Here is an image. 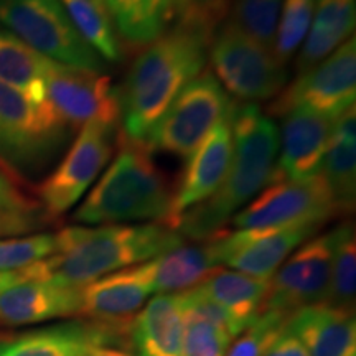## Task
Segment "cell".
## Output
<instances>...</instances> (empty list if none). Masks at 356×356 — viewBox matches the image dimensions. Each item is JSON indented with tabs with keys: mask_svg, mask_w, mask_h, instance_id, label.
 I'll return each mask as SVG.
<instances>
[{
	"mask_svg": "<svg viewBox=\"0 0 356 356\" xmlns=\"http://www.w3.org/2000/svg\"><path fill=\"white\" fill-rule=\"evenodd\" d=\"M229 10L231 0H204L178 13L162 37L142 48L119 89L122 137L145 144L175 97L203 71Z\"/></svg>",
	"mask_w": 356,
	"mask_h": 356,
	"instance_id": "cell-1",
	"label": "cell"
},
{
	"mask_svg": "<svg viewBox=\"0 0 356 356\" xmlns=\"http://www.w3.org/2000/svg\"><path fill=\"white\" fill-rule=\"evenodd\" d=\"M175 229L152 225L70 226L56 233V252L25 267L26 280L84 287L104 275L147 262L184 244Z\"/></svg>",
	"mask_w": 356,
	"mask_h": 356,
	"instance_id": "cell-2",
	"label": "cell"
},
{
	"mask_svg": "<svg viewBox=\"0 0 356 356\" xmlns=\"http://www.w3.org/2000/svg\"><path fill=\"white\" fill-rule=\"evenodd\" d=\"M233 155L225 180L210 198L177 222L181 238L210 241L266 186L277 181L279 129L256 104H236L231 118Z\"/></svg>",
	"mask_w": 356,
	"mask_h": 356,
	"instance_id": "cell-3",
	"label": "cell"
},
{
	"mask_svg": "<svg viewBox=\"0 0 356 356\" xmlns=\"http://www.w3.org/2000/svg\"><path fill=\"white\" fill-rule=\"evenodd\" d=\"M119 150L108 170L73 213L81 225L155 221L170 228V181L144 144L118 136Z\"/></svg>",
	"mask_w": 356,
	"mask_h": 356,
	"instance_id": "cell-4",
	"label": "cell"
},
{
	"mask_svg": "<svg viewBox=\"0 0 356 356\" xmlns=\"http://www.w3.org/2000/svg\"><path fill=\"white\" fill-rule=\"evenodd\" d=\"M0 26L55 63L97 74L106 70L76 32L61 0H0Z\"/></svg>",
	"mask_w": 356,
	"mask_h": 356,
	"instance_id": "cell-5",
	"label": "cell"
},
{
	"mask_svg": "<svg viewBox=\"0 0 356 356\" xmlns=\"http://www.w3.org/2000/svg\"><path fill=\"white\" fill-rule=\"evenodd\" d=\"M208 58L225 91L249 104L275 97L286 88V66L270 48L236 26L229 15L216 30Z\"/></svg>",
	"mask_w": 356,
	"mask_h": 356,
	"instance_id": "cell-6",
	"label": "cell"
},
{
	"mask_svg": "<svg viewBox=\"0 0 356 356\" xmlns=\"http://www.w3.org/2000/svg\"><path fill=\"white\" fill-rule=\"evenodd\" d=\"M68 137L47 102H33L0 83V162L15 173L35 172L51 160Z\"/></svg>",
	"mask_w": 356,
	"mask_h": 356,
	"instance_id": "cell-7",
	"label": "cell"
},
{
	"mask_svg": "<svg viewBox=\"0 0 356 356\" xmlns=\"http://www.w3.org/2000/svg\"><path fill=\"white\" fill-rule=\"evenodd\" d=\"M236 102L211 70H204L175 97L147 137L145 147L188 159L218 122L233 113Z\"/></svg>",
	"mask_w": 356,
	"mask_h": 356,
	"instance_id": "cell-8",
	"label": "cell"
},
{
	"mask_svg": "<svg viewBox=\"0 0 356 356\" xmlns=\"http://www.w3.org/2000/svg\"><path fill=\"white\" fill-rule=\"evenodd\" d=\"M115 131L118 126L101 121L81 127L60 165L37 186L38 203L48 220L65 215L95 184L113 157Z\"/></svg>",
	"mask_w": 356,
	"mask_h": 356,
	"instance_id": "cell-9",
	"label": "cell"
},
{
	"mask_svg": "<svg viewBox=\"0 0 356 356\" xmlns=\"http://www.w3.org/2000/svg\"><path fill=\"white\" fill-rule=\"evenodd\" d=\"M356 96V40L351 37L314 68L299 74L291 86L284 88L269 106V114L284 115L297 108L317 111L338 118L351 106Z\"/></svg>",
	"mask_w": 356,
	"mask_h": 356,
	"instance_id": "cell-10",
	"label": "cell"
},
{
	"mask_svg": "<svg viewBox=\"0 0 356 356\" xmlns=\"http://www.w3.org/2000/svg\"><path fill=\"white\" fill-rule=\"evenodd\" d=\"M340 215L330 190L315 175L302 180H279L233 218L238 229H259L293 222H320Z\"/></svg>",
	"mask_w": 356,
	"mask_h": 356,
	"instance_id": "cell-11",
	"label": "cell"
},
{
	"mask_svg": "<svg viewBox=\"0 0 356 356\" xmlns=\"http://www.w3.org/2000/svg\"><path fill=\"white\" fill-rule=\"evenodd\" d=\"M332 231L300 244L269 279L262 312L291 315L309 305L325 304L332 277Z\"/></svg>",
	"mask_w": 356,
	"mask_h": 356,
	"instance_id": "cell-12",
	"label": "cell"
},
{
	"mask_svg": "<svg viewBox=\"0 0 356 356\" xmlns=\"http://www.w3.org/2000/svg\"><path fill=\"white\" fill-rule=\"evenodd\" d=\"M44 102L66 129L91 121L118 126L121 121L119 89L109 76L53 63L44 79Z\"/></svg>",
	"mask_w": 356,
	"mask_h": 356,
	"instance_id": "cell-13",
	"label": "cell"
},
{
	"mask_svg": "<svg viewBox=\"0 0 356 356\" xmlns=\"http://www.w3.org/2000/svg\"><path fill=\"white\" fill-rule=\"evenodd\" d=\"M320 228V222H293L274 228L238 229L210 241L220 264L252 277L270 279L282 262Z\"/></svg>",
	"mask_w": 356,
	"mask_h": 356,
	"instance_id": "cell-14",
	"label": "cell"
},
{
	"mask_svg": "<svg viewBox=\"0 0 356 356\" xmlns=\"http://www.w3.org/2000/svg\"><path fill=\"white\" fill-rule=\"evenodd\" d=\"M231 118L233 113L218 122L188 157L190 160L181 175L180 185L173 195L172 229L177 228V222L185 211L210 198L225 180L233 155Z\"/></svg>",
	"mask_w": 356,
	"mask_h": 356,
	"instance_id": "cell-15",
	"label": "cell"
},
{
	"mask_svg": "<svg viewBox=\"0 0 356 356\" xmlns=\"http://www.w3.org/2000/svg\"><path fill=\"white\" fill-rule=\"evenodd\" d=\"M332 124L333 118L307 108L284 114L282 132L279 136L282 152L277 159V181L320 175Z\"/></svg>",
	"mask_w": 356,
	"mask_h": 356,
	"instance_id": "cell-16",
	"label": "cell"
},
{
	"mask_svg": "<svg viewBox=\"0 0 356 356\" xmlns=\"http://www.w3.org/2000/svg\"><path fill=\"white\" fill-rule=\"evenodd\" d=\"M152 293L155 292L145 262L127 267L81 287L79 315L92 322H132Z\"/></svg>",
	"mask_w": 356,
	"mask_h": 356,
	"instance_id": "cell-17",
	"label": "cell"
},
{
	"mask_svg": "<svg viewBox=\"0 0 356 356\" xmlns=\"http://www.w3.org/2000/svg\"><path fill=\"white\" fill-rule=\"evenodd\" d=\"M81 287L24 280L0 292V327H24L79 315Z\"/></svg>",
	"mask_w": 356,
	"mask_h": 356,
	"instance_id": "cell-18",
	"label": "cell"
},
{
	"mask_svg": "<svg viewBox=\"0 0 356 356\" xmlns=\"http://www.w3.org/2000/svg\"><path fill=\"white\" fill-rule=\"evenodd\" d=\"M286 328L309 356H356V322L351 310L309 305L289 315Z\"/></svg>",
	"mask_w": 356,
	"mask_h": 356,
	"instance_id": "cell-19",
	"label": "cell"
},
{
	"mask_svg": "<svg viewBox=\"0 0 356 356\" xmlns=\"http://www.w3.org/2000/svg\"><path fill=\"white\" fill-rule=\"evenodd\" d=\"M185 333L181 292L159 293L132 320V350L139 356H180Z\"/></svg>",
	"mask_w": 356,
	"mask_h": 356,
	"instance_id": "cell-20",
	"label": "cell"
},
{
	"mask_svg": "<svg viewBox=\"0 0 356 356\" xmlns=\"http://www.w3.org/2000/svg\"><path fill=\"white\" fill-rule=\"evenodd\" d=\"M320 175L330 190L340 215L353 211L356 198L355 106L333 119L330 140H328Z\"/></svg>",
	"mask_w": 356,
	"mask_h": 356,
	"instance_id": "cell-21",
	"label": "cell"
},
{
	"mask_svg": "<svg viewBox=\"0 0 356 356\" xmlns=\"http://www.w3.org/2000/svg\"><path fill=\"white\" fill-rule=\"evenodd\" d=\"M356 0H314V19L297 56L296 68L305 73L343 44L355 30Z\"/></svg>",
	"mask_w": 356,
	"mask_h": 356,
	"instance_id": "cell-22",
	"label": "cell"
},
{
	"mask_svg": "<svg viewBox=\"0 0 356 356\" xmlns=\"http://www.w3.org/2000/svg\"><path fill=\"white\" fill-rule=\"evenodd\" d=\"M155 293L185 292L202 284L220 269L215 246L207 241L198 246H178L145 262Z\"/></svg>",
	"mask_w": 356,
	"mask_h": 356,
	"instance_id": "cell-23",
	"label": "cell"
},
{
	"mask_svg": "<svg viewBox=\"0 0 356 356\" xmlns=\"http://www.w3.org/2000/svg\"><path fill=\"white\" fill-rule=\"evenodd\" d=\"M197 287L228 312L243 333L262 314L269 279L252 277L238 270L216 269Z\"/></svg>",
	"mask_w": 356,
	"mask_h": 356,
	"instance_id": "cell-24",
	"label": "cell"
},
{
	"mask_svg": "<svg viewBox=\"0 0 356 356\" xmlns=\"http://www.w3.org/2000/svg\"><path fill=\"white\" fill-rule=\"evenodd\" d=\"M119 42L145 48L175 20L170 0H104Z\"/></svg>",
	"mask_w": 356,
	"mask_h": 356,
	"instance_id": "cell-25",
	"label": "cell"
},
{
	"mask_svg": "<svg viewBox=\"0 0 356 356\" xmlns=\"http://www.w3.org/2000/svg\"><path fill=\"white\" fill-rule=\"evenodd\" d=\"M53 63L55 61L42 56L0 26V83L42 104L44 102V79Z\"/></svg>",
	"mask_w": 356,
	"mask_h": 356,
	"instance_id": "cell-26",
	"label": "cell"
},
{
	"mask_svg": "<svg viewBox=\"0 0 356 356\" xmlns=\"http://www.w3.org/2000/svg\"><path fill=\"white\" fill-rule=\"evenodd\" d=\"M88 341V322L51 325L0 338V356H79Z\"/></svg>",
	"mask_w": 356,
	"mask_h": 356,
	"instance_id": "cell-27",
	"label": "cell"
},
{
	"mask_svg": "<svg viewBox=\"0 0 356 356\" xmlns=\"http://www.w3.org/2000/svg\"><path fill=\"white\" fill-rule=\"evenodd\" d=\"M76 32L101 60L119 63L122 48L104 0H61Z\"/></svg>",
	"mask_w": 356,
	"mask_h": 356,
	"instance_id": "cell-28",
	"label": "cell"
},
{
	"mask_svg": "<svg viewBox=\"0 0 356 356\" xmlns=\"http://www.w3.org/2000/svg\"><path fill=\"white\" fill-rule=\"evenodd\" d=\"M332 277L325 304L355 312L356 296V236L353 222H343L332 231Z\"/></svg>",
	"mask_w": 356,
	"mask_h": 356,
	"instance_id": "cell-29",
	"label": "cell"
},
{
	"mask_svg": "<svg viewBox=\"0 0 356 356\" xmlns=\"http://www.w3.org/2000/svg\"><path fill=\"white\" fill-rule=\"evenodd\" d=\"M314 19V0H284L273 42V55L286 66L309 35Z\"/></svg>",
	"mask_w": 356,
	"mask_h": 356,
	"instance_id": "cell-30",
	"label": "cell"
},
{
	"mask_svg": "<svg viewBox=\"0 0 356 356\" xmlns=\"http://www.w3.org/2000/svg\"><path fill=\"white\" fill-rule=\"evenodd\" d=\"M282 6L284 0H234L229 20L256 42L273 48Z\"/></svg>",
	"mask_w": 356,
	"mask_h": 356,
	"instance_id": "cell-31",
	"label": "cell"
},
{
	"mask_svg": "<svg viewBox=\"0 0 356 356\" xmlns=\"http://www.w3.org/2000/svg\"><path fill=\"white\" fill-rule=\"evenodd\" d=\"M234 337L220 325L185 312V333L180 356H225Z\"/></svg>",
	"mask_w": 356,
	"mask_h": 356,
	"instance_id": "cell-32",
	"label": "cell"
},
{
	"mask_svg": "<svg viewBox=\"0 0 356 356\" xmlns=\"http://www.w3.org/2000/svg\"><path fill=\"white\" fill-rule=\"evenodd\" d=\"M56 252V234H32L0 239V273L20 270Z\"/></svg>",
	"mask_w": 356,
	"mask_h": 356,
	"instance_id": "cell-33",
	"label": "cell"
},
{
	"mask_svg": "<svg viewBox=\"0 0 356 356\" xmlns=\"http://www.w3.org/2000/svg\"><path fill=\"white\" fill-rule=\"evenodd\" d=\"M289 315L279 312H262L243 333L233 341L225 356H262L267 346L286 327Z\"/></svg>",
	"mask_w": 356,
	"mask_h": 356,
	"instance_id": "cell-34",
	"label": "cell"
},
{
	"mask_svg": "<svg viewBox=\"0 0 356 356\" xmlns=\"http://www.w3.org/2000/svg\"><path fill=\"white\" fill-rule=\"evenodd\" d=\"M0 210L13 213H43L38 200L32 198L24 188L19 173L0 162Z\"/></svg>",
	"mask_w": 356,
	"mask_h": 356,
	"instance_id": "cell-35",
	"label": "cell"
},
{
	"mask_svg": "<svg viewBox=\"0 0 356 356\" xmlns=\"http://www.w3.org/2000/svg\"><path fill=\"white\" fill-rule=\"evenodd\" d=\"M48 218L44 213H13L0 210V239L17 238V236L29 234L32 231L42 229L44 225H48Z\"/></svg>",
	"mask_w": 356,
	"mask_h": 356,
	"instance_id": "cell-36",
	"label": "cell"
},
{
	"mask_svg": "<svg viewBox=\"0 0 356 356\" xmlns=\"http://www.w3.org/2000/svg\"><path fill=\"white\" fill-rule=\"evenodd\" d=\"M262 356H309L304 345L287 330L286 327L279 332L273 343L267 346Z\"/></svg>",
	"mask_w": 356,
	"mask_h": 356,
	"instance_id": "cell-37",
	"label": "cell"
},
{
	"mask_svg": "<svg viewBox=\"0 0 356 356\" xmlns=\"http://www.w3.org/2000/svg\"><path fill=\"white\" fill-rule=\"evenodd\" d=\"M79 356H136V355L126 348H121V346L97 343V341L89 340V330H88V341Z\"/></svg>",
	"mask_w": 356,
	"mask_h": 356,
	"instance_id": "cell-38",
	"label": "cell"
},
{
	"mask_svg": "<svg viewBox=\"0 0 356 356\" xmlns=\"http://www.w3.org/2000/svg\"><path fill=\"white\" fill-rule=\"evenodd\" d=\"M26 280L25 270H10V273H0V292H3L6 289L15 286V284L24 282Z\"/></svg>",
	"mask_w": 356,
	"mask_h": 356,
	"instance_id": "cell-39",
	"label": "cell"
},
{
	"mask_svg": "<svg viewBox=\"0 0 356 356\" xmlns=\"http://www.w3.org/2000/svg\"><path fill=\"white\" fill-rule=\"evenodd\" d=\"M172 2V7L173 10H175V17L178 15V13L185 12L186 8L193 7V6H198V3L204 2V0H170Z\"/></svg>",
	"mask_w": 356,
	"mask_h": 356,
	"instance_id": "cell-40",
	"label": "cell"
}]
</instances>
